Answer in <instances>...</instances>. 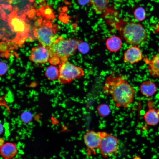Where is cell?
<instances>
[{
	"label": "cell",
	"instance_id": "cell-4",
	"mask_svg": "<svg viewBox=\"0 0 159 159\" xmlns=\"http://www.w3.org/2000/svg\"><path fill=\"white\" fill-rule=\"evenodd\" d=\"M8 21L10 28L14 33L16 45L21 46L27 38L30 31L25 16H19L15 11H13L8 15Z\"/></svg>",
	"mask_w": 159,
	"mask_h": 159
},
{
	"label": "cell",
	"instance_id": "cell-14",
	"mask_svg": "<svg viewBox=\"0 0 159 159\" xmlns=\"http://www.w3.org/2000/svg\"><path fill=\"white\" fill-rule=\"evenodd\" d=\"M106 47L110 51L115 52L119 51L122 46V42L120 38L116 36H112L106 40Z\"/></svg>",
	"mask_w": 159,
	"mask_h": 159
},
{
	"label": "cell",
	"instance_id": "cell-10",
	"mask_svg": "<svg viewBox=\"0 0 159 159\" xmlns=\"http://www.w3.org/2000/svg\"><path fill=\"white\" fill-rule=\"evenodd\" d=\"M143 58V54L140 49L137 46L132 45L125 52L123 61L133 64L141 61Z\"/></svg>",
	"mask_w": 159,
	"mask_h": 159
},
{
	"label": "cell",
	"instance_id": "cell-27",
	"mask_svg": "<svg viewBox=\"0 0 159 159\" xmlns=\"http://www.w3.org/2000/svg\"></svg>",
	"mask_w": 159,
	"mask_h": 159
},
{
	"label": "cell",
	"instance_id": "cell-18",
	"mask_svg": "<svg viewBox=\"0 0 159 159\" xmlns=\"http://www.w3.org/2000/svg\"><path fill=\"white\" fill-rule=\"evenodd\" d=\"M133 16L134 18L137 21H142L145 19L146 16V13L143 8L139 7L134 10Z\"/></svg>",
	"mask_w": 159,
	"mask_h": 159
},
{
	"label": "cell",
	"instance_id": "cell-7",
	"mask_svg": "<svg viewBox=\"0 0 159 159\" xmlns=\"http://www.w3.org/2000/svg\"><path fill=\"white\" fill-rule=\"evenodd\" d=\"M101 139L99 148L102 156L104 158L115 155L119 148V143L116 137L103 131H100Z\"/></svg>",
	"mask_w": 159,
	"mask_h": 159
},
{
	"label": "cell",
	"instance_id": "cell-17",
	"mask_svg": "<svg viewBox=\"0 0 159 159\" xmlns=\"http://www.w3.org/2000/svg\"><path fill=\"white\" fill-rule=\"evenodd\" d=\"M45 75L47 78L51 80L58 79L59 76V69L54 66H50L46 69Z\"/></svg>",
	"mask_w": 159,
	"mask_h": 159
},
{
	"label": "cell",
	"instance_id": "cell-26",
	"mask_svg": "<svg viewBox=\"0 0 159 159\" xmlns=\"http://www.w3.org/2000/svg\"><path fill=\"white\" fill-rule=\"evenodd\" d=\"M158 77H159V75H158Z\"/></svg>",
	"mask_w": 159,
	"mask_h": 159
},
{
	"label": "cell",
	"instance_id": "cell-9",
	"mask_svg": "<svg viewBox=\"0 0 159 159\" xmlns=\"http://www.w3.org/2000/svg\"><path fill=\"white\" fill-rule=\"evenodd\" d=\"M101 139L100 131L92 130H87L83 137L84 142L87 150L92 152L99 149Z\"/></svg>",
	"mask_w": 159,
	"mask_h": 159
},
{
	"label": "cell",
	"instance_id": "cell-8",
	"mask_svg": "<svg viewBox=\"0 0 159 159\" xmlns=\"http://www.w3.org/2000/svg\"><path fill=\"white\" fill-rule=\"evenodd\" d=\"M50 58L49 48L40 44L31 49L29 58L34 62L44 64L49 61Z\"/></svg>",
	"mask_w": 159,
	"mask_h": 159
},
{
	"label": "cell",
	"instance_id": "cell-5",
	"mask_svg": "<svg viewBox=\"0 0 159 159\" xmlns=\"http://www.w3.org/2000/svg\"><path fill=\"white\" fill-rule=\"evenodd\" d=\"M33 32L34 35L38 39L40 44L49 47L52 44L57 36L56 32L58 28L57 26H53L49 21L40 20L35 24Z\"/></svg>",
	"mask_w": 159,
	"mask_h": 159
},
{
	"label": "cell",
	"instance_id": "cell-21",
	"mask_svg": "<svg viewBox=\"0 0 159 159\" xmlns=\"http://www.w3.org/2000/svg\"><path fill=\"white\" fill-rule=\"evenodd\" d=\"M89 49L90 47L88 44L81 41L78 45L77 49L82 54H85L88 52Z\"/></svg>",
	"mask_w": 159,
	"mask_h": 159
},
{
	"label": "cell",
	"instance_id": "cell-11",
	"mask_svg": "<svg viewBox=\"0 0 159 159\" xmlns=\"http://www.w3.org/2000/svg\"><path fill=\"white\" fill-rule=\"evenodd\" d=\"M18 152L16 145L13 143L7 142L1 146L0 153L4 159H11L14 158Z\"/></svg>",
	"mask_w": 159,
	"mask_h": 159
},
{
	"label": "cell",
	"instance_id": "cell-25",
	"mask_svg": "<svg viewBox=\"0 0 159 159\" xmlns=\"http://www.w3.org/2000/svg\"><path fill=\"white\" fill-rule=\"evenodd\" d=\"M158 52H159V49H158Z\"/></svg>",
	"mask_w": 159,
	"mask_h": 159
},
{
	"label": "cell",
	"instance_id": "cell-12",
	"mask_svg": "<svg viewBox=\"0 0 159 159\" xmlns=\"http://www.w3.org/2000/svg\"><path fill=\"white\" fill-rule=\"evenodd\" d=\"M144 118L148 125H157L159 122V110L154 108H149L144 114Z\"/></svg>",
	"mask_w": 159,
	"mask_h": 159
},
{
	"label": "cell",
	"instance_id": "cell-22",
	"mask_svg": "<svg viewBox=\"0 0 159 159\" xmlns=\"http://www.w3.org/2000/svg\"><path fill=\"white\" fill-rule=\"evenodd\" d=\"M32 115L29 111H25L22 113L21 116V121L24 123H28L32 120Z\"/></svg>",
	"mask_w": 159,
	"mask_h": 159
},
{
	"label": "cell",
	"instance_id": "cell-6",
	"mask_svg": "<svg viewBox=\"0 0 159 159\" xmlns=\"http://www.w3.org/2000/svg\"><path fill=\"white\" fill-rule=\"evenodd\" d=\"M58 69L59 76L58 79L59 82L62 84L70 83L85 75L82 68L76 66L68 60L62 62Z\"/></svg>",
	"mask_w": 159,
	"mask_h": 159
},
{
	"label": "cell",
	"instance_id": "cell-1",
	"mask_svg": "<svg viewBox=\"0 0 159 159\" xmlns=\"http://www.w3.org/2000/svg\"><path fill=\"white\" fill-rule=\"evenodd\" d=\"M103 91L111 97L117 107L123 108L130 107L136 94L135 89L125 78L114 72L106 78Z\"/></svg>",
	"mask_w": 159,
	"mask_h": 159
},
{
	"label": "cell",
	"instance_id": "cell-20",
	"mask_svg": "<svg viewBox=\"0 0 159 159\" xmlns=\"http://www.w3.org/2000/svg\"><path fill=\"white\" fill-rule=\"evenodd\" d=\"M40 11V14L46 19H54V17L52 9L49 6L41 7Z\"/></svg>",
	"mask_w": 159,
	"mask_h": 159
},
{
	"label": "cell",
	"instance_id": "cell-16",
	"mask_svg": "<svg viewBox=\"0 0 159 159\" xmlns=\"http://www.w3.org/2000/svg\"><path fill=\"white\" fill-rule=\"evenodd\" d=\"M148 71L153 77H158L159 74V54L154 56L150 60L148 65Z\"/></svg>",
	"mask_w": 159,
	"mask_h": 159
},
{
	"label": "cell",
	"instance_id": "cell-2",
	"mask_svg": "<svg viewBox=\"0 0 159 159\" xmlns=\"http://www.w3.org/2000/svg\"><path fill=\"white\" fill-rule=\"evenodd\" d=\"M119 31L127 44L138 46L145 42L147 38V33L144 27L136 21L119 17L117 15L109 22Z\"/></svg>",
	"mask_w": 159,
	"mask_h": 159
},
{
	"label": "cell",
	"instance_id": "cell-13",
	"mask_svg": "<svg viewBox=\"0 0 159 159\" xmlns=\"http://www.w3.org/2000/svg\"><path fill=\"white\" fill-rule=\"evenodd\" d=\"M157 90V87L155 84L150 80L143 82L140 86V90L142 94L147 97L153 95Z\"/></svg>",
	"mask_w": 159,
	"mask_h": 159
},
{
	"label": "cell",
	"instance_id": "cell-3",
	"mask_svg": "<svg viewBox=\"0 0 159 159\" xmlns=\"http://www.w3.org/2000/svg\"><path fill=\"white\" fill-rule=\"evenodd\" d=\"M81 41L74 38L65 39L62 36H57L49 47L50 57L59 58L61 63L67 61L69 58L75 54Z\"/></svg>",
	"mask_w": 159,
	"mask_h": 159
},
{
	"label": "cell",
	"instance_id": "cell-15",
	"mask_svg": "<svg viewBox=\"0 0 159 159\" xmlns=\"http://www.w3.org/2000/svg\"><path fill=\"white\" fill-rule=\"evenodd\" d=\"M94 11L97 14H101L107 10L108 0H90Z\"/></svg>",
	"mask_w": 159,
	"mask_h": 159
},
{
	"label": "cell",
	"instance_id": "cell-24",
	"mask_svg": "<svg viewBox=\"0 0 159 159\" xmlns=\"http://www.w3.org/2000/svg\"><path fill=\"white\" fill-rule=\"evenodd\" d=\"M19 159V158H14V159Z\"/></svg>",
	"mask_w": 159,
	"mask_h": 159
},
{
	"label": "cell",
	"instance_id": "cell-19",
	"mask_svg": "<svg viewBox=\"0 0 159 159\" xmlns=\"http://www.w3.org/2000/svg\"><path fill=\"white\" fill-rule=\"evenodd\" d=\"M97 110L98 115L101 117H106L109 115L110 112L109 106L105 104L99 105L97 108Z\"/></svg>",
	"mask_w": 159,
	"mask_h": 159
},
{
	"label": "cell",
	"instance_id": "cell-23",
	"mask_svg": "<svg viewBox=\"0 0 159 159\" xmlns=\"http://www.w3.org/2000/svg\"><path fill=\"white\" fill-rule=\"evenodd\" d=\"M0 75L2 76L5 74L8 69L7 64L4 62H1L0 63Z\"/></svg>",
	"mask_w": 159,
	"mask_h": 159
}]
</instances>
